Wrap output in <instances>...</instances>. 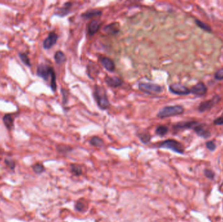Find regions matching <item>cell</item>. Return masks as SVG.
<instances>
[{"label": "cell", "instance_id": "5b68a950", "mask_svg": "<svg viewBox=\"0 0 223 222\" xmlns=\"http://www.w3.org/2000/svg\"><path fill=\"white\" fill-rule=\"evenodd\" d=\"M158 147L164 149H168L177 153L183 154L184 152V147L180 142L174 140H167L161 142Z\"/></svg>", "mask_w": 223, "mask_h": 222}, {"label": "cell", "instance_id": "9c48e42d", "mask_svg": "<svg viewBox=\"0 0 223 222\" xmlns=\"http://www.w3.org/2000/svg\"><path fill=\"white\" fill-rule=\"evenodd\" d=\"M219 100H220V96H219L218 95H215L211 100L202 102H201L200 104L198 107L199 112H204L208 109H210L213 105L217 104Z\"/></svg>", "mask_w": 223, "mask_h": 222}, {"label": "cell", "instance_id": "4dcf8cb0", "mask_svg": "<svg viewBox=\"0 0 223 222\" xmlns=\"http://www.w3.org/2000/svg\"><path fill=\"white\" fill-rule=\"evenodd\" d=\"M206 147L209 150H210L211 151H213L215 149H216V145L215 143L213 142V141H210L206 143Z\"/></svg>", "mask_w": 223, "mask_h": 222}, {"label": "cell", "instance_id": "5bb4252c", "mask_svg": "<svg viewBox=\"0 0 223 222\" xmlns=\"http://www.w3.org/2000/svg\"><path fill=\"white\" fill-rule=\"evenodd\" d=\"M198 124L196 121H182L175 124L173 126L175 130H186V129H191L196 127Z\"/></svg>", "mask_w": 223, "mask_h": 222}, {"label": "cell", "instance_id": "9a60e30c", "mask_svg": "<svg viewBox=\"0 0 223 222\" xmlns=\"http://www.w3.org/2000/svg\"><path fill=\"white\" fill-rule=\"evenodd\" d=\"M190 91L193 95L200 96L206 93L207 89L206 85L203 83H198L196 85H194Z\"/></svg>", "mask_w": 223, "mask_h": 222}, {"label": "cell", "instance_id": "2e32d148", "mask_svg": "<svg viewBox=\"0 0 223 222\" xmlns=\"http://www.w3.org/2000/svg\"><path fill=\"white\" fill-rule=\"evenodd\" d=\"M102 14H103L102 11L97 10V9H90L86 12L82 13L81 17L85 20H90L93 18L100 16L102 15Z\"/></svg>", "mask_w": 223, "mask_h": 222}, {"label": "cell", "instance_id": "836d02e7", "mask_svg": "<svg viewBox=\"0 0 223 222\" xmlns=\"http://www.w3.org/2000/svg\"><path fill=\"white\" fill-rule=\"evenodd\" d=\"M214 124L217 125H222L223 124V116L216 119L214 121Z\"/></svg>", "mask_w": 223, "mask_h": 222}, {"label": "cell", "instance_id": "4316f807", "mask_svg": "<svg viewBox=\"0 0 223 222\" xmlns=\"http://www.w3.org/2000/svg\"><path fill=\"white\" fill-rule=\"evenodd\" d=\"M71 171L72 172L75 174L76 175H80L82 173V169L81 168L79 165H71Z\"/></svg>", "mask_w": 223, "mask_h": 222}, {"label": "cell", "instance_id": "7c38bea8", "mask_svg": "<svg viewBox=\"0 0 223 222\" xmlns=\"http://www.w3.org/2000/svg\"><path fill=\"white\" fill-rule=\"evenodd\" d=\"M104 82L108 86L112 88H118L123 84L122 80L117 76H106L104 78Z\"/></svg>", "mask_w": 223, "mask_h": 222}, {"label": "cell", "instance_id": "4fadbf2b", "mask_svg": "<svg viewBox=\"0 0 223 222\" xmlns=\"http://www.w3.org/2000/svg\"><path fill=\"white\" fill-rule=\"evenodd\" d=\"M102 25V22L99 20H93L88 24L87 31L90 36H94L100 29Z\"/></svg>", "mask_w": 223, "mask_h": 222}, {"label": "cell", "instance_id": "603a6c76", "mask_svg": "<svg viewBox=\"0 0 223 222\" xmlns=\"http://www.w3.org/2000/svg\"><path fill=\"white\" fill-rule=\"evenodd\" d=\"M195 23H196V24L202 29L206 31H207V32H211L212 29L211 28V27L209 25L206 24V23L202 22V21L197 20V19L195 20Z\"/></svg>", "mask_w": 223, "mask_h": 222}, {"label": "cell", "instance_id": "1f68e13d", "mask_svg": "<svg viewBox=\"0 0 223 222\" xmlns=\"http://www.w3.org/2000/svg\"><path fill=\"white\" fill-rule=\"evenodd\" d=\"M58 149L59 152H66L69 151H70L71 148L67 146H65V145H59L58 147Z\"/></svg>", "mask_w": 223, "mask_h": 222}, {"label": "cell", "instance_id": "7a4b0ae2", "mask_svg": "<svg viewBox=\"0 0 223 222\" xmlns=\"http://www.w3.org/2000/svg\"><path fill=\"white\" fill-rule=\"evenodd\" d=\"M94 97L97 106L101 110H106L110 108V102L108 100L107 92L104 87L99 85H95Z\"/></svg>", "mask_w": 223, "mask_h": 222}, {"label": "cell", "instance_id": "7402d4cb", "mask_svg": "<svg viewBox=\"0 0 223 222\" xmlns=\"http://www.w3.org/2000/svg\"><path fill=\"white\" fill-rule=\"evenodd\" d=\"M138 137H139V139H140V141L145 143V144H146V143H149L151 139V137L150 136V134L149 133H140V134H138Z\"/></svg>", "mask_w": 223, "mask_h": 222}, {"label": "cell", "instance_id": "484cf974", "mask_svg": "<svg viewBox=\"0 0 223 222\" xmlns=\"http://www.w3.org/2000/svg\"><path fill=\"white\" fill-rule=\"evenodd\" d=\"M33 169H34V172L35 173L40 174V173H43L44 172V166L42 165L41 164H36L34 165Z\"/></svg>", "mask_w": 223, "mask_h": 222}, {"label": "cell", "instance_id": "8fae6325", "mask_svg": "<svg viewBox=\"0 0 223 222\" xmlns=\"http://www.w3.org/2000/svg\"><path fill=\"white\" fill-rule=\"evenodd\" d=\"M103 31L105 33L109 35H117L120 31L119 23L117 22L110 23L103 27Z\"/></svg>", "mask_w": 223, "mask_h": 222}, {"label": "cell", "instance_id": "52a82bcc", "mask_svg": "<svg viewBox=\"0 0 223 222\" xmlns=\"http://www.w3.org/2000/svg\"><path fill=\"white\" fill-rule=\"evenodd\" d=\"M73 7V3L68 2L65 3L62 7H59L55 9L54 12V15L59 17H65L69 15L71 12V9Z\"/></svg>", "mask_w": 223, "mask_h": 222}, {"label": "cell", "instance_id": "6da1fadb", "mask_svg": "<svg viewBox=\"0 0 223 222\" xmlns=\"http://www.w3.org/2000/svg\"><path fill=\"white\" fill-rule=\"evenodd\" d=\"M36 75L46 82L50 81V87L52 92H55L57 89L56 75L54 69L47 64L41 63L37 68Z\"/></svg>", "mask_w": 223, "mask_h": 222}, {"label": "cell", "instance_id": "d4e9b609", "mask_svg": "<svg viewBox=\"0 0 223 222\" xmlns=\"http://www.w3.org/2000/svg\"><path fill=\"white\" fill-rule=\"evenodd\" d=\"M61 92L62 95V102H63V104L64 106H65L67 104L68 102H69V91L64 88H62L61 89Z\"/></svg>", "mask_w": 223, "mask_h": 222}, {"label": "cell", "instance_id": "83f0119b", "mask_svg": "<svg viewBox=\"0 0 223 222\" xmlns=\"http://www.w3.org/2000/svg\"><path fill=\"white\" fill-rule=\"evenodd\" d=\"M215 78L217 80H223V68L218 70L215 74Z\"/></svg>", "mask_w": 223, "mask_h": 222}, {"label": "cell", "instance_id": "ba28073f", "mask_svg": "<svg viewBox=\"0 0 223 222\" xmlns=\"http://www.w3.org/2000/svg\"><path fill=\"white\" fill-rule=\"evenodd\" d=\"M58 39V35L54 31H51L48 36L43 41V48L46 50H49L56 44Z\"/></svg>", "mask_w": 223, "mask_h": 222}, {"label": "cell", "instance_id": "277c9868", "mask_svg": "<svg viewBox=\"0 0 223 222\" xmlns=\"http://www.w3.org/2000/svg\"><path fill=\"white\" fill-rule=\"evenodd\" d=\"M138 89L149 95H156L163 91V87L159 84L141 82L138 84Z\"/></svg>", "mask_w": 223, "mask_h": 222}, {"label": "cell", "instance_id": "8992f818", "mask_svg": "<svg viewBox=\"0 0 223 222\" xmlns=\"http://www.w3.org/2000/svg\"><path fill=\"white\" fill-rule=\"evenodd\" d=\"M169 90L172 93L178 95H187L190 92L188 87L180 84H173L170 85Z\"/></svg>", "mask_w": 223, "mask_h": 222}, {"label": "cell", "instance_id": "d6986e66", "mask_svg": "<svg viewBox=\"0 0 223 222\" xmlns=\"http://www.w3.org/2000/svg\"><path fill=\"white\" fill-rule=\"evenodd\" d=\"M54 60L55 63L58 64H62L66 61L67 57L66 55L62 51L58 50L54 54Z\"/></svg>", "mask_w": 223, "mask_h": 222}, {"label": "cell", "instance_id": "30bf717a", "mask_svg": "<svg viewBox=\"0 0 223 222\" xmlns=\"http://www.w3.org/2000/svg\"><path fill=\"white\" fill-rule=\"evenodd\" d=\"M101 64L106 71L113 72L115 70V64L114 61L108 57H101L99 58Z\"/></svg>", "mask_w": 223, "mask_h": 222}, {"label": "cell", "instance_id": "f1b7e54d", "mask_svg": "<svg viewBox=\"0 0 223 222\" xmlns=\"http://www.w3.org/2000/svg\"><path fill=\"white\" fill-rule=\"evenodd\" d=\"M204 175H206V177L210 179H213L215 177V174L214 172H213L210 169H206L204 170Z\"/></svg>", "mask_w": 223, "mask_h": 222}, {"label": "cell", "instance_id": "e0dca14e", "mask_svg": "<svg viewBox=\"0 0 223 222\" xmlns=\"http://www.w3.org/2000/svg\"><path fill=\"white\" fill-rule=\"evenodd\" d=\"M194 130L196 132V133L199 136L204 138H208L211 135L210 132L207 130L205 127L203 126L202 124H199L198 123L197 125L194 128Z\"/></svg>", "mask_w": 223, "mask_h": 222}, {"label": "cell", "instance_id": "ffe728a7", "mask_svg": "<svg viewBox=\"0 0 223 222\" xmlns=\"http://www.w3.org/2000/svg\"><path fill=\"white\" fill-rule=\"evenodd\" d=\"M168 132V128L165 125H159L156 128L155 133L159 136H164Z\"/></svg>", "mask_w": 223, "mask_h": 222}, {"label": "cell", "instance_id": "d6a6232c", "mask_svg": "<svg viewBox=\"0 0 223 222\" xmlns=\"http://www.w3.org/2000/svg\"><path fill=\"white\" fill-rule=\"evenodd\" d=\"M76 208L77 210H80V211H82L85 209V205H84V204H83L82 202H78L76 203Z\"/></svg>", "mask_w": 223, "mask_h": 222}, {"label": "cell", "instance_id": "ac0fdd59", "mask_svg": "<svg viewBox=\"0 0 223 222\" xmlns=\"http://www.w3.org/2000/svg\"><path fill=\"white\" fill-rule=\"evenodd\" d=\"M3 122L8 130H11L14 127V118L10 113L5 114L3 117Z\"/></svg>", "mask_w": 223, "mask_h": 222}, {"label": "cell", "instance_id": "cb8c5ba5", "mask_svg": "<svg viewBox=\"0 0 223 222\" xmlns=\"http://www.w3.org/2000/svg\"><path fill=\"white\" fill-rule=\"evenodd\" d=\"M18 55H19V57H20L21 61H22V62L24 63V64H26V66H27V67H31V66L30 59L28 57V56H27V54H26V53H19V54H18Z\"/></svg>", "mask_w": 223, "mask_h": 222}, {"label": "cell", "instance_id": "f546056e", "mask_svg": "<svg viewBox=\"0 0 223 222\" xmlns=\"http://www.w3.org/2000/svg\"><path fill=\"white\" fill-rule=\"evenodd\" d=\"M5 162L6 165L8 166L9 168H10L11 169H13L15 167V163L14 160L12 159H5Z\"/></svg>", "mask_w": 223, "mask_h": 222}, {"label": "cell", "instance_id": "44dd1931", "mask_svg": "<svg viewBox=\"0 0 223 222\" xmlns=\"http://www.w3.org/2000/svg\"><path fill=\"white\" fill-rule=\"evenodd\" d=\"M90 142L91 143V145H92L94 147H102L104 144L103 140H102L101 138L97 137V136H94V137H91Z\"/></svg>", "mask_w": 223, "mask_h": 222}, {"label": "cell", "instance_id": "3957f363", "mask_svg": "<svg viewBox=\"0 0 223 222\" xmlns=\"http://www.w3.org/2000/svg\"><path fill=\"white\" fill-rule=\"evenodd\" d=\"M184 108L180 105L167 106L161 108L157 113V116L160 119H165L170 117L177 116L183 113Z\"/></svg>", "mask_w": 223, "mask_h": 222}]
</instances>
